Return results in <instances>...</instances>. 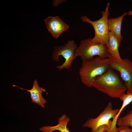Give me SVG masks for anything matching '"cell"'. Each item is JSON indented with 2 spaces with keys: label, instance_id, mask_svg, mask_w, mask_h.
I'll return each mask as SVG.
<instances>
[{
  "label": "cell",
  "instance_id": "cell-13",
  "mask_svg": "<svg viewBox=\"0 0 132 132\" xmlns=\"http://www.w3.org/2000/svg\"><path fill=\"white\" fill-rule=\"evenodd\" d=\"M119 99L122 101V103L121 108L119 109L118 113L111 121L110 128L112 131H115L117 130L116 126L117 121L122 111L126 106L132 102V92L126 93Z\"/></svg>",
  "mask_w": 132,
  "mask_h": 132
},
{
  "label": "cell",
  "instance_id": "cell-4",
  "mask_svg": "<svg viewBox=\"0 0 132 132\" xmlns=\"http://www.w3.org/2000/svg\"><path fill=\"white\" fill-rule=\"evenodd\" d=\"M110 3H107L104 11H102L101 17L96 21H92L86 16L81 17L80 19L83 22L91 24L95 31V35L91 41L94 43L106 45L108 44V40L109 31L108 25V18L110 15L109 10Z\"/></svg>",
  "mask_w": 132,
  "mask_h": 132
},
{
  "label": "cell",
  "instance_id": "cell-17",
  "mask_svg": "<svg viewBox=\"0 0 132 132\" xmlns=\"http://www.w3.org/2000/svg\"><path fill=\"white\" fill-rule=\"evenodd\" d=\"M127 14L132 16V11L129 10L128 11L127 13Z\"/></svg>",
  "mask_w": 132,
  "mask_h": 132
},
{
  "label": "cell",
  "instance_id": "cell-12",
  "mask_svg": "<svg viewBox=\"0 0 132 132\" xmlns=\"http://www.w3.org/2000/svg\"><path fill=\"white\" fill-rule=\"evenodd\" d=\"M125 12L121 16L115 18H110L108 19V25L109 31H112L121 41L123 37L121 35V26L124 16L126 15Z\"/></svg>",
  "mask_w": 132,
  "mask_h": 132
},
{
  "label": "cell",
  "instance_id": "cell-3",
  "mask_svg": "<svg viewBox=\"0 0 132 132\" xmlns=\"http://www.w3.org/2000/svg\"><path fill=\"white\" fill-rule=\"evenodd\" d=\"M110 55L106 45L93 42L89 38L80 41L75 51L74 58L80 56L82 61L91 59L95 56L107 58Z\"/></svg>",
  "mask_w": 132,
  "mask_h": 132
},
{
  "label": "cell",
  "instance_id": "cell-14",
  "mask_svg": "<svg viewBox=\"0 0 132 132\" xmlns=\"http://www.w3.org/2000/svg\"><path fill=\"white\" fill-rule=\"evenodd\" d=\"M116 125L119 127L125 126L131 127L132 129V110L128 113L118 119Z\"/></svg>",
  "mask_w": 132,
  "mask_h": 132
},
{
  "label": "cell",
  "instance_id": "cell-2",
  "mask_svg": "<svg viewBox=\"0 0 132 132\" xmlns=\"http://www.w3.org/2000/svg\"><path fill=\"white\" fill-rule=\"evenodd\" d=\"M110 59L96 56L82 61L79 74L82 83L89 88L93 87L95 79L105 73L110 67Z\"/></svg>",
  "mask_w": 132,
  "mask_h": 132
},
{
  "label": "cell",
  "instance_id": "cell-6",
  "mask_svg": "<svg viewBox=\"0 0 132 132\" xmlns=\"http://www.w3.org/2000/svg\"><path fill=\"white\" fill-rule=\"evenodd\" d=\"M110 67L119 72L126 88V93L132 92V62L127 58L118 60L110 55Z\"/></svg>",
  "mask_w": 132,
  "mask_h": 132
},
{
  "label": "cell",
  "instance_id": "cell-15",
  "mask_svg": "<svg viewBox=\"0 0 132 132\" xmlns=\"http://www.w3.org/2000/svg\"><path fill=\"white\" fill-rule=\"evenodd\" d=\"M118 132H132V129H130L129 127L123 126L117 128Z\"/></svg>",
  "mask_w": 132,
  "mask_h": 132
},
{
  "label": "cell",
  "instance_id": "cell-8",
  "mask_svg": "<svg viewBox=\"0 0 132 132\" xmlns=\"http://www.w3.org/2000/svg\"><path fill=\"white\" fill-rule=\"evenodd\" d=\"M44 21L48 31L56 38L69 28V25L58 16H49Z\"/></svg>",
  "mask_w": 132,
  "mask_h": 132
},
{
  "label": "cell",
  "instance_id": "cell-1",
  "mask_svg": "<svg viewBox=\"0 0 132 132\" xmlns=\"http://www.w3.org/2000/svg\"><path fill=\"white\" fill-rule=\"evenodd\" d=\"M93 87L109 96L116 99L122 97L127 90L124 83L110 67L95 79Z\"/></svg>",
  "mask_w": 132,
  "mask_h": 132
},
{
  "label": "cell",
  "instance_id": "cell-11",
  "mask_svg": "<svg viewBox=\"0 0 132 132\" xmlns=\"http://www.w3.org/2000/svg\"><path fill=\"white\" fill-rule=\"evenodd\" d=\"M70 121V118L66 114H64L58 118L57 125L54 126H44L39 129L43 132H53L55 130L61 132H71L67 127Z\"/></svg>",
  "mask_w": 132,
  "mask_h": 132
},
{
  "label": "cell",
  "instance_id": "cell-5",
  "mask_svg": "<svg viewBox=\"0 0 132 132\" xmlns=\"http://www.w3.org/2000/svg\"><path fill=\"white\" fill-rule=\"evenodd\" d=\"M77 47L74 40H70L63 45L55 47L52 54L53 60L59 61L60 56H62L65 59L64 62L62 65L57 66V68L61 70L64 69H68L71 68L75 59L74 54Z\"/></svg>",
  "mask_w": 132,
  "mask_h": 132
},
{
  "label": "cell",
  "instance_id": "cell-9",
  "mask_svg": "<svg viewBox=\"0 0 132 132\" xmlns=\"http://www.w3.org/2000/svg\"><path fill=\"white\" fill-rule=\"evenodd\" d=\"M13 87H17L22 90H25L30 93V98L33 103L36 104L43 108H45L44 104L47 103L46 99L42 95L43 92H45V90L39 86L37 81L35 79L33 82V87L30 89L28 90L18 87L13 85Z\"/></svg>",
  "mask_w": 132,
  "mask_h": 132
},
{
  "label": "cell",
  "instance_id": "cell-10",
  "mask_svg": "<svg viewBox=\"0 0 132 132\" xmlns=\"http://www.w3.org/2000/svg\"><path fill=\"white\" fill-rule=\"evenodd\" d=\"M121 42L112 32L109 31L107 46L108 52L110 55L118 60L122 59L119 51Z\"/></svg>",
  "mask_w": 132,
  "mask_h": 132
},
{
  "label": "cell",
  "instance_id": "cell-7",
  "mask_svg": "<svg viewBox=\"0 0 132 132\" xmlns=\"http://www.w3.org/2000/svg\"><path fill=\"white\" fill-rule=\"evenodd\" d=\"M119 109H113L112 103L109 102L104 110L96 118L88 120L83 125L84 127L91 129V132H96L98 128L101 126L110 125L111 119H113L118 113Z\"/></svg>",
  "mask_w": 132,
  "mask_h": 132
},
{
  "label": "cell",
  "instance_id": "cell-16",
  "mask_svg": "<svg viewBox=\"0 0 132 132\" xmlns=\"http://www.w3.org/2000/svg\"><path fill=\"white\" fill-rule=\"evenodd\" d=\"M96 132H105L104 125L99 127L97 130Z\"/></svg>",
  "mask_w": 132,
  "mask_h": 132
}]
</instances>
